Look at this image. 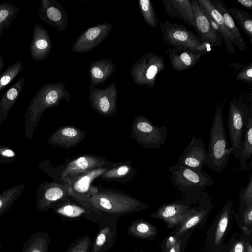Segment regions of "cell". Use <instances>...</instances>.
Instances as JSON below:
<instances>
[{
    "instance_id": "1",
    "label": "cell",
    "mask_w": 252,
    "mask_h": 252,
    "mask_svg": "<svg viewBox=\"0 0 252 252\" xmlns=\"http://www.w3.org/2000/svg\"><path fill=\"white\" fill-rule=\"evenodd\" d=\"M210 142L206 150L205 165L218 173H220L227 164L231 149L224 126L222 106L218 104L210 132Z\"/></svg>"
},
{
    "instance_id": "2",
    "label": "cell",
    "mask_w": 252,
    "mask_h": 252,
    "mask_svg": "<svg viewBox=\"0 0 252 252\" xmlns=\"http://www.w3.org/2000/svg\"><path fill=\"white\" fill-rule=\"evenodd\" d=\"M172 181L183 195V199L191 203L199 200L201 192L214 184L211 177L202 170L193 169L177 162L169 168Z\"/></svg>"
},
{
    "instance_id": "3",
    "label": "cell",
    "mask_w": 252,
    "mask_h": 252,
    "mask_svg": "<svg viewBox=\"0 0 252 252\" xmlns=\"http://www.w3.org/2000/svg\"><path fill=\"white\" fill-rule=\"evenodd\" d=\"M85 207L96 214L120 218L146 209L148 206L131 197L114 194H100L89 198Z\"/></svg>"
},
{
    "instance_id": "4",
    "label": "cell",
    "mask_w": 252,
    "mask_h": 252,
    "mask_svg": "<svg viewBox=\"0 0 252 252\" xmlns=\"http://www.w3.org/2000/svg\"><path fill=\"white\" fill-rule=\"evenodd\" d=\"M159 26L165 44L188 48L202 53L203 56L210 53L212 46L208 42H202L197 35L183 25L170 23L165 20L159 22Z\"/></svg>"
},
{
    "instance_id": "5",
    "label": "cell",
    "mask_w": 252,
    "mask_h": 252,
    "mask_svg": "<svg viewBox=\"0 0 252 252\" xmlns=\"http://www.w3.org/2000/svg\"><path fill=\"white\" fill-rule=\"evenodd\" d=\"M252 118V110L237 97L230 102L227 127L231 144V153L238 158L243 143V136L249 120Z\"/></svg>"
},
{
    "instance_id": "6",
    "label": "cell",
    "mask_w": 252,
    "mask_h": 252,
    "mask_svg": "<svg viewBox=\"0 0 252 252\" xmlns=\"http://www.w3.org/2000/svg\"><path fill=\"white\" fill-rule=\"evenodd\" d=\"M232 214L233 203L229 199L206 232L207 249L209 252H221Z\"/></svg>"
},
{
    "instance_id": "7",
    "label": "cell",
    "mask_w": 252,
    "mask_h": 252,
    "mask_svg": "<svg viewBox=\"0 0 252 252\" xmlns=\"http://www.w3.org/2000/svg\"><path fill=\"white\" fill-rule=\"evenodd\" d=\"M120 218L107 215H98L94 222L99 227L92 242L90 252H106L117 239V221Z\"/></svg>"
},
{
    "instance_id": "8",
    "label": "cell",
    "mask_w": 252,
    "mask_h": 252,
    "mask_svg": "<svg viewBox=\"0 0 252 252\" xmlns=\"http://www.w3.org/2000/svg\"><path fill=\"white\" fill-rule=\"evenodd\" d=\"M190 204L183 199L161 205L151 217L162 220L170 229L176 227L183 222L194 210Z\"/></svg>"
},
{
    "instance_id": "9",
    "label": "cell",
    "mask_w": 252,
    "mask_h": 252,
    "mask_svg": "<svg viewBox=\"0 0 252 252\" xmlns=\"http://www.w3.org/2000/svg\"><path fill=\"white\" fill-rule=\"evenodd\" d=\"M137 138L147 148H158L166 141L168 132L164 126H154L146 118L141 117L136 123Z\"/></svg>"
},
{
    "instance_id": "10",
    "label": "cell",
    "mask_w": 252,
    "mask_h": 252,
    "mask_svg": "<svg viewBox=\"0 0 252 252\" xmlns=\"http://www.w3.org/2000/svg\"><path fill=\"white\" fill-rule=\"evenodd\" d=\"M198 202L199 206L195 208L194 211L176 226L172 234L179 238L189 230L203 224L212 207L211 200L204 190L201 192Z\"/></svg>"
},
{
    "instance_id": "11",
    "label": "cell",
    "mask_w": 252,
    "mask_h": 252,
    "mask_svg": "<svg viewBox=\"0 0 252 252\" xmlns=\"http://www.w3.org/2000/svg\"><path fill=\"white\" fill-rule=\"evenodd\" d=\"M194 18L195 29L202 42H208L212 46L222 45V40L219 33L211 26L206 14L197 0H190Z\"/></svg>"
},
{
    "instance_id": "12",
    "label": "cell",
    "mask_w": 252,
    "mask_h": 252,
    "mask_svg": "<svg viewBox=\"0 0 252 252\" xmlns=\"http://www.w3.org/2000/svg\"><path fill=\"white\" fill-rule=\"evenodd\" d=\"M206 150L200 138L193 136L183 153L178 159L181 164L197 170H201L205 165Z\"/></svg>"
},
{
    "instance_id": "13",
    "label": "cell",
    "mask_w": 252,
    "mask_h": 252,
    "mask_svg": "<svg viewBox=\"0 0 252 252\" xmlns=\"http://www.w3.org/2000/svg\"><path fill=\"white\" fill-rule=\"evenodd\" d=\"M172 68L177 71H182L193 67L203 54L189 48L175 46L166 51Z\"/></svg>"
},
{
    "instance_id": "14",
    "label": "cell",
    "mask_w": 252,
    "mask_h": 252,
    "mask_svg": "<svg viewBox=\"0 0 252 252\" xmlns=\"http://www.w3.org/2000/svg\"><path fill=\"white\" fill-rule=\"evenodd\" d=\"M164 7L171 18H178L195 29L192 4L189 0H163Z\"/></svg>"
},
{
    "instance_id": "15",
    "label": "cell",
    "mask_w": 252,
    "mask_h": 252,
    "mask_svg": "<svg viewBox=\"0 0 252 252\" xmlns=\"http://www.w3.org/2000/svg\"><path fill=\"white\" fill-rule=\"evenodd\" d=\"M64 196L63 190L57 187L40 185L36 192L35 206L40 211L53 209L60 204Z\"/></svg>"
},
{
    "instance_id": "16",
    "label": "cell",
    "mask_w": 252,
    "mask_h": 252,
    "mask_svg": "<svg viewBox=\"0 0 252 252\" xmlns=\"http://www.w3.org/2000/svg\"><path fill=\"white\" fill-rule=\"evenodd\" d=\"M197 1L218 25L221 32L220 37L224 42L227 51L230 53H234V41L225 25L221 14L216 9L210 0H197Z\"/></svg>"
},
{
    "instance_id": "17",
    "label": "cell",
    "mask_w": 252,
    "mask_h": 252,
    "mask_svg": "<svg viewBox=\"0 0 252 252\" xmlns=\"http://www.w3.org/2000/svg\"><path fill=\"white\" fill-rule=\"evenodd\" d=\"M210 0L216 9L222 16L225 25L234 40V45L241 51H245V43L243 40L240 30L233 19L229 14L227 8L220 0Z\"/></svg>"
},
{
    "instance_id": "18",
    "label": "cell",
    "mask_w": 252,
    "mask_h": 252,
    "mask_svg": "<svg viewBox=\"0 0 252 252\" xmlns=\"http://www.w3.org/2000/svg\"><path fill=\"white\" fill-rule=\"evenodd\" d=\"M25 78L18 80L2 96L0 100V125L6 119L16 103L24 84Z\"/></svg>"
},
{
    "instance_id": "19",
    "label": "cell",
    "mask_w": 252,
    "mask_h": 252,
    "mask_svg": "<svg viewBox=\"0 0 252 252\" xmlns=\"http://www.w3.org/2000/svg\"><path fill=\"white\" fill-rule=\"evenodd\" d=\"M54 212L64 220H78L83 217L86 219L94 212L82 205L62 202L53 208Z\"/></svg>"
},
{
    "instance_id": "20",
    "label": "cell",
    "mask_w": 252,
    "mask_h": 252,
    "mask_svg": "<svg viewBox=\"0 0 252 252\" xmlns=\"http://www.w3.org/2000/svg\"><path fill=\"white\" fill-rule=\"evenodd\" d=\"M158 234L156 226L149 222L139 219L133 221L128 226L127 234L135 238L153 240Z\"/></svg>"
},
{
    "instance_id": "21",
    "label": "cell",
    "mask_w": 252,
    "mask_h": 252,
    "mask_svg": "<svg viewBox=\"0 0 252 252\" xmlns=\"http://www.w3.org/2000/svg\"><path fill=\"white\" fill-rule=\"evenodd\" d=\"M50 242L47 232H36L31 235L24 243L22 252H48Z\"/></svg>"
},
{
    "instance_id": "22",
    "label": "cell",
    "mask_w": 252,
    "mask_h": 252,
    "mask_svg": "<svg viewBox=\"0 0 252 252\" xmlns=\"http://www.w3.org/2000/svg\"><path fill=\"white\" fill-rule=\"evenodd\" d=\"M244 133L242 147L238 157L241 169L242 170H246L249 167L247 161L252 154V118L249 120Z\"/></svg>"
},
{
    "instance_id": "23",
    "label": "cell",
    "mask_w": 252,
    "mask_h": 252,
    "mask_svg": "<svg viewBox=\"0 0 252 252\" xmlns=\"http://www.w3.org/2000/svg\"><path fill=\"white\" fill-rule=\"evenodd\" d=\"M25 187L22 183L0 193V216L5 214L20 196Z\"/></svg>"
},
{
    "instance_id": "24",
    "label": "cell",
    "mask_w": 252,
    "mask_h": 252,
    "mask_svg": "<svg viewBox=\"0 0 252 252\" xmlns=\"http://www.w3.org/2000/svg\"><path fill=\"white\" fill-rule=\"evenodd\" d=\"M227 10L252 43V16L246 11L234 7L228 8Z\"/></svg>"
},
{
    "instance_id": "25",
    "label": "cell",
    "mask_w": 252,
    "mask_h": 252,
    "mask_svg": "<svg viewBox=\"0 0 252 252\" xmlns=\"http://www.w3.org/2000/svg\"><path fill=\"white\" fill-rule=\"evenodd\" d=\"M98 163L96 159L82 157L74 160L67 167L64 176L74 175L95 167Z\"/></svg>"
},
{
    "instance_id": "26",
    "label": "cell",
    "mask_w": 252,
    "mask_h": 252,
    "mask_svg": "<svg viewBox=\"0 0 252 252\" xmlns=\"http://www.w3.org/2000/svg\"><path fill=\"white\" fill-rule=\"evenodd\" d=\"M236 219L243 234L250 235L252 232V206L235 213Z\"/></svg>"
},
{
    "instance_id": "27",
    "label": "cell",
    "mask_w": 252,
    "mask_h": 252,
    "mask_svg": "<svg viewBox=\"0 0 252 252\" xmlns=\"http://www.w3.org/2000/svg\"><path fill=\"white\" fill-rule=\"evenodd\" d=\"M17 10V7L9 3L0 5V35L4 29L9 27L11 22L16 17Z\"/></svg>"
},
{
    "instance_id": "28",
    "label": "cell",
    "mask_w": 252,
    "mask_h": 252,
    "mask_svg": "<svg viewBox=\"0 0 252 252\" xmlns=\"http://www.w3.org/2000/svg\"><path fill=\"white\" fill-rule=\"evenodd\" d=\"M23 68L22 63L19 61L11 64L0 75V91L11 82Z\"/></svg>"
},
{
    "instance_id": "29",
    "label": "cell",
    "mask_w": 252,
    "mask_h": 252,
    "mask_svg": "<svg viewBox=\"0 0 252 252\" xmlns=\"http://www.w3.org/2000/svg\"><path fill=\"white\" fill-rule=\"evenodd\" d=\"M101 170H96L81 177L74 184V190L79 194H83L88 191L90 184L98 175L102 172Z\"/></svg>"
},
{
    "instance_id": "30",
    "label": "cell",
    "mask_w": 252,
    "mask_h": 252,
    "mask_svg": "<svg viewBox=\"0 0 252 252\" xmlns=\"http://www.w3.org/2000/svg\"><path fill=\"white\" fill-rule=\"evenodd\" d=\"M92 242L88 235L80 237L67 248L66 252H90Z\"/></svg>"
},
{
    "instance_id": "31",
    "label": "cell",
    "mask_w": 252,
    "mask_h": 252,
    "mask_svg": "<svg viewBox=\"0 0 252 252\" xmlns=\"http://www.w3.org/2000/svg\"><path fill=\"white\" fill-rule=\"evenodd\" d=\"M140 7L145 18V20L151 27L156 28L158 19L149 0H140Z\"/></svg>"
},
{
    "instance_id": "32",
    "label": "cell",
    "mask_w": 252,
    "mask_h": 252,
    "mask_svg": "<svg viewBox=\"0 0 252 252\" xmlns=\"http://www.w3.org/2000/svg\"><path fill=\"white\" fill-rule=\"evenodd\" d=\"M48 46L47 40L39 38L36 32L34 30L33 40L31 44V53L32 58L34 60L39 59V53L46 49Z\"/></svg>"
},
{
    "instance_id": "33",
    "label": "cell",
    "mask_w": 252,
    "mask_h": 252,
    "mask_svg": "<svg viewBox=\"0 0 252 252\" xmlns=\"http://www.w3.org/2000/svg\"><path fill=\"white\" fill-rule=\"evenodd\" d=\"M78 135V131L73 127H65L62 130L57 131L54 134L52 135L49 139L50 143H58L61 140L65 138H68L69 140H73Z\"/></svg>"
},
{
    "instance_id": "34",
    "label": "cell",
    "mask_w": 252,
    "mask_h": 252,
    "mask_svg": "<svg viewBox=\"0 0 252 252\" xmlns=\"http://www.w3.org/2000/svg\"><path fill=\"white\" fill-rule=\"evenodd\" d=\"M221 252H246L245 241L242 235L239 239L236 236L232 237L229 242L223 246Z\"/></svg>"
},
{
    "instance_id": "35",
    "label": "cell",
    "mask_w": 252,
    "mask_h": 252,
    "mask_svg": "<svg viewBox=\"0 0 252 252\" xmlns=\"http://www.w3.org/2000/svg\"><path fill=\"white\" fill-rule=\"evenodd\" d=\"M241 68L236 74V79L245 83H252V63L245 65L240 63Z\"/></svg>"
},
{
    "instance_id": "36",
    "label": "cell",
    "mask_w": 252,
    "mask_h": 252,
    "mask_svg": "<svg viewBox=\"0 0 252 252\" xmlns=\"http://www.w3.org/2000/svg\"><path fill=\"white\" fill-rule=\"evenodd\" d=\"M239 197L240 200L247 206H252V174L250 176L246 187L245 189L241 188Z\"/></svg>"
},
{
    "instance_id": "37",
    "label": "cell",
    "mask_w": 252,
    "mask_h": 252,
    "mask_svg": "<svg viewBox=\"0 0 252 252\" xmlns=\"http://www.w3.org/2000/svg\"><path fill=\"white\" fill-rule=\"evenodd\" d=\"M193 229L189 230L179 237L177 242L168 249L166 252H184L188 239Z\"/></svg>"
},
{
    "instance_id": "38",
    "label": "cell",
    "mask_w": 252,
    "mask_h": 252,
    "mask_svg": "<svg viewBox=\"0 0 252 252\" xmlns=\"http://www.w3.org/2000/svg\"><path fill=\"white\" fill-rule=\"evenodd\" d=\"M15 153L9 147L0 146V161L8 164L14 161Z\"/></svg>"
},
{
    "instance_id": "39",
    "label": "cell",
    "mask_w": 252,
    "mask_h": 252,
    "mask_svg": "<svg viewBox=\"0 0 252 252\" xmlns=\"http://www.w3.org/2000/svg\"><path fill=\"white\" fill-rule=\"evenodd\" d=\"M179 238L172 233L168 236L161 245V252H166L170 247L174 245L178 241Z\"/></svg>"
},
{
    "instance_id": "40",
    "label": "cell",
    "mask_w": 252,
    "mask_h": 252,
    "mask_svg": "<svg viewBox=\"0 0 252 252\" xmlns=\"http://www.w3.org/2000/svg\"><path fill=\"white\" fill-rule=\"evenodd\" d=\"M46 14L50 20L54 21L59 20L62 17L60 11L57 8L54 7L48 8L46 11Z\"/></svg>"
},
{
    "instance_id": "41",
    "label": "cell",
    "mask_w": 252,
    "mask_h": 252,
    "mask_svg": "<svg viewBox=\"0 0 252 252\" xmlns=\"http://www.w3.org/2000/svg\"><path fill=\"white\" fill-rule=\"evenodd\" d=\"M100 30L97 27L89 29L86 33V37L90 40L95 39L100 33Z\"/></svg>"
},
{
    "instance_id": "42",
    "label": "cell",
    "mask_w": 252,
    "mask_h": 252,
    "mask_svg": "<svg viewBox=\"0 0 252 252\" xmlns=\"http://www.w3.org/2000/svg\"><path fill=\"white\" fill-rule=\"evenodd\" d=\"M100 107L101 111L103 112H107L110 107V103L108 98L106 96H103L100 100Z\"/></svg>"
},
{
    "instance_id": "43",
    "label": "cell",
    "mask_w": 252,
    "mask_h": 252,
    "mask_svg": "<svg viewBox=\"0 0 252 252\" xmlns=\"http://www.w3.org/2000/svg\"><path fill=\"white\" fill-rule=\"evenodd\" d=\"M236 1L242 6L250 10L252 9V0H237Z\"/></svg>"
},
{
    "instance_id": "44",
    "label": "cell",
    "mask_w": 252,
    "mask_h": 252,
    "mask_svg": "<svg viewBox=\"0 0 252 252\" xmlns=\"http://www.w3.org/2000/svg\"><path fill=\"white\" fill-rule=\"evenodd\" d=\"M129 170V167L127 166H122L115 171V174L118 176H124L126 175Z\"/></svg>"
},
{
    "instance_id": "45",
    "label": "cell",
    "mask_w": 252,
    "mask_h": 252,
    "mask_svg": "<svg viewBox=\"0 0 252 252\" xmlns=\"http://www.w3.org/2000/svg\"><path fill=\"white\" fill-rule=\"evenodd\" d=\"M93 76L98 79H101L103 77V73L101 70L98 67H94L92 70Z\"/></svg>"
},
{
    "instance_id": "46",
    "label": "cell",
    "mask_w": 252,
    "mask_h": 252,
    "mask_svg": "<svg viewBox=\"0 0 252 252\" xmlns=\"http://www.w3.org/2000/svg\"><path fill=\"white\" fill-rule=\"evenodd\" d=\"M3 66H4V63H3V58L1 56H0V72L2 70V69L3 67Z\"/></svg>"
},
{
    "instance_id": "47",
    "label": "cell",
    "mask_w": 252,
    "mask_h": 252,
    "mask_svg": "<svg viewBox=\"0 0 252 252\" xmlns=\"http://www.w3.org/2000/svg\"><path fill=\"white\" fill-rule=\"evenodd\" d=\"M144 252V251H140V252Z\"/></svg>"
},
{
    "instance_id": "48",
    "label": "cell",
    "mask_w": 252,
    "mask_h": 252,
    "mask_svg": "<svg viewBox=\"0 0 252 252\" xmlns=\"http://www.w3.org/2000/svg\"><path fill=\"white\" fill-rule=\"evenodd\" d=\"M1 247H2V246H1V244L0 243V249H1Z\"/></svg>"
}]
</instances>
